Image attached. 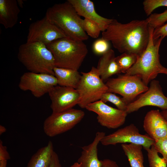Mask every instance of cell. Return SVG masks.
<instances>
[{
  "mask_svg": "<svg viewBox=\"0 0 167 167\" xmlns=\"http://www.w3.org/2000/svg\"><path fill=\"white\" fill-rule=\"evenodd\" d=\"M150 29L146 20H135L122 24L113 19L101 38L112 43L119 52L138 56L146 49L149 42Z\"/></svg>",
  "mask_w": 167,
  "mask_h": 167,
  "instance_id": "1",
  "label": "cell"
},
{
  "mask_svg": "<svg viewBox=\"0 0 167 167\" xmlns=\"http://www.w3.org/2000/svg\"><path fill=\"white\" fill-rule=\"evenodd\" d=\"M45 16L67 37L81 41L88 39V36L83 28V19L67 0L48 8Z\"/></svg>",
  "mask_w": 167,
  "mask_h": 167,
  "instance_id": "2",
  "label": "cell"
},
{
  "mask_svg": "<svg viewBox=\"0 0 167 167\" xmlns=\"http://www.w3.org/2000/svg\"><path fill=\"white\" fill-rule=\"evenodd\" d=\"M52 54L56 67L78 71L88 53L83 41L66 37L54 41L46 45Z\"/></svg>",
  "mask_w": 167,
  "mask_h": 167,
  "instance_id": "3",
  "label": "cell"
},
{
  "mask_svg": "<svg viewBox=\"0 0 167 167\" xmlns=\"http://www.w3.org/2000/svg\"><path fill=\"white\" fill-rule=\"evenodd\" d=\"M154 29L149 26V40L146 49L138 56L135 64L124 74L138 76L147 86L159 74L162 73L165 68L160 62L159 54L160 46L164 38L161 37L154 41L152 38Z\"/></svg>",
  "mask_w": 167,
  "mask_h": 167,
  "instance_id": "4",
  "label": "cell"
},
{
  "mask_svg": "<svg viewBox=\"0 0 167 167\" xmlns=\"http://www.w3.org/2000/svg\"><path fill=\"white\" fill-rule=\"evenodd\" d=\"M17 57L29 71L54 75V58L46 45L42 43L26 42L22 44L19 48Z\"/></svg>",
  "mask_w": 167,
  "mask_h": 167,
  "instance_id": "5",
  "label": "cell"
},
{
  "mask_svg": "<svg viewBox=\"0 0 167 167\" xmlns=\"http://www.w3.org/2000/svg\"><path fill=\"white\" fill-rule=\"evenodd\" d=\"M81 77L76 88L79 95V106L85 109L90 104L100 100L108 92L105 83L100 76L96 68L92 66L87 72H81Z\"/></svg>",
  "mask_w": 167,
  "mask_h": 167,
  "instance_id": "6",
  "label": "cell"
},
{
  "mask_svg": "<svg viewBox=\"0 0 167 167\" xmlns=\"http://www.w3.org/2000/svg\"><path fill=\"white\" fill-rule=\"evenodd\" d=\"M105 84L108 92L120 94L128 105L148 89L141 79L136 75H120L109 79Z\"/></svg>",
  "mask_w": 167,
  "mask_h": 167,
  "instance_id": "7",
  "label": "cell"
},
{
  "mask_svg": "<svg viewBox=\"0 0 167 167\" xmlns=\"http://www.w3.org/2000/svg\"><path fill=\"white\" fill-rule=\"evenodd\" d=\"M84 115L83 110L73 108L62 112L52 113L44 122V131L49 137L62 134L75 127Z\"/></svg>",
  "mask_w": 167,
  "mask_h": 167,
  "instance_id": "8",
  "label": "cell"
},
{
  "mask_svg": "<svg viewBox=\"0 0 167 167\" xmlns=\"http://www.w3.org/2000/svg\"><path fill=\"white\" fill-rule=\"evenodd\" d=\"M155 141L149 136L140 133L137 127L131 124L107 135H105L100 143L104 146L116 145L118 143H134L142 145L145 150L153 145Z\"/></svg>",
  "mask_w": 167,
  "mask_h": 167,
  "instance_id": "9",
  "label": "cell"
},
{
  "mask_svg": "<svg viewBox=\"0 0 167 167\" xmlns=\"http://www.w3.org/2000/svg\"><path fill=\"white\" fill-rule=\"evenodd\" d=\"M58 85L57 79L54 75L28 71L21 76L19 87L23 91H30L35 97L39 98L48 93Z\"/></svg>",
  "mask_w": 167,
  "mask_h": 167,
  "instance_id": "10",
  "label": "cell"
},
{
  "mask_svg": "<svg viewBox=\"0 0 167 167\" xmlns=\"http://www.w3.org/2000/svg\"><path fill=\"white\" fill-rule=\"evenodd\" d=\"M66 37L61 29L45 16L30 24L26 42H39L46 45L54 41Z\"/></svg>",
  "mask_w": 167,
  "mask_h": 167,
  "instance_id": "11",
  "label": "cell"
},
{
  "mask_svg": "<svg viewBox=\"0 0 167 167\" xmlns=\"http://www.w3.org/2000/svg\"><path fill=\"white\" fill-rule=\"evenodd\" d=\"M85 109L97 114L98 122L108 129L117 128L124 124L127 113L113 108L100 100L88 105Z\"/></svg>",
  "mask_w": 167,
  "mask_h": 167,
  "instance_id": "12",
  "label": "cell"
},
{
  "mask_svg": "<svg viewBox=\"0 0 167 167\" xmlns=\"http://www.w3.org/2000/svg\"><path fill=\"white\" fill-rule=\"evenodd\" d=\"M147 106H155L163 110H167V97L164 95L158 80L151 81L148 89L129 104L126 111L127 114L130 113Z\"/></svg>",
  "mask_w": 167,
  "mask_h": 167,
  "instance_id": "13",
  "label": "cell"
},
{
  "mask_svg": "<svg viewBox=\"0 0 167 167\" xmlns=\"http://www.w3.org/2000/svg\"><path fill=\"white\" fill-rule=\"evenodd\" d=\"M52 113H60L73 108L78 105L79 95L75 88L57 85L48 93Z\"/></svg>",
  "mask_w": 167,
  "mask_h": 167,
  "instance_id": "14",
  "label": "cell"
},
{
  "mask_svg": "<svg viewBox=\"0 0 167 167\" xmlns=\"http://www.w3.org/2000/svg\"><path fill=\"white\" fill-rule=\"evenodd\" d=\"M143 127L155 141L167 136V121L158 110H152L146 114Z\"/></svg>",
  "mask_w": 167,
  "mask_h": 167,
  "instance_id": "15",
  "label": "cell"
},
{
  "mask_svg": "<svg viewBox=\"0 0 167 167\" xmlns=\"http://www.w3.org/2000/svg\"><path fill=\"white\" fill-rule=\"evenodd\" d=\"M80 16L91 20L97 24L101 31L103 32L107 28L113 19L104 17L96 11L94 3L89 0H68Z\"/></svg>",
  "mask_w": 167,
  "mask_h": 167,
  "instance_id": "16",
  "label": "cell"
},
{
  "mask_svg": "<svg viewBox=\"0 0 167 167\" xmlns=\"http://www.w3.org/2000/svg\"><path fill=\"white\" fill-rule=\"evenodd\" d=\"M105 135L103 132H97L93 141L82 148L81 154L77 162L80 165L79 167H101L102 160L98 158L97 147Z\"/></svg>",
  "mask_w": 167,
  "mask_h": 167,
  "instance_id": "17",
  "label": "cell"
},
{
  "mask_svg": "<svg viewBox=\"0 0 167 167\" xmlns=\"http://www.w3.org/2000/svg\"><path fill=\"white\" fill-rule=\"evenodd\" d=\"M16 0H0V24L6 29L17 23L20 10Z\"/></svg>",
  "mask_w": 167,
  "mask_h": 167,
  "instance_id": "18",
  "label": "cell"
},
{
  "mask_svg": "<svg viewBox=\"0 0 167 167\" xmlns=\"http://www.w3.org/2000/svg\"><path fill=\"white\" fill-rule=\"evenodd\" d=\"M115 58L114 51L109 49L102 55L99 60L96 68L104 83L113 75L121 73Z\"/></svg>",
  "mask_w": 167,
  "mask_h": 167,
  "instance_id": "19",
  "label": "cell"
},
{
  "mask_svg": "<svg viewBox=\"0 0 167 167\" xmlns=\"http://www.w3.org/2000/svg\"><path fill=\"white\" fill-rule=\"evenodd\" d=\"M54 72L58 85L76 89L81 77L78 71L55 66Z\"/></svg>",
  "mask_w": 167,
  "mask_h": 167,
  "instance_id": "20",
  "label": "cell"
},
{
  "mask_svg": "<svg viewBox=\"0 0 167 167\" xmlns=\"http://www.w3.org/2000/svg\"><path fill=\"white\" fill-rule=\"evenodd\" d=\"M54 152L53 143L49 141L47 145L40 148L32 156L26 167H49Z\"/></svg>",
  "mask_w": 167,
  "mask_h": 167,
  "instance_id": "21",
  "label": "cell"
},
{
  "mask_svg": "<svg viewBox=\"0 0 167 167\" xmlns=\"http://www.w3.org/2000/svg\"><path fill=\"white\" fill-rule=\"evenodd\" d=\"M122 148L131 167H144L143 146L134 143H122Z\"/></svg>",
  "mask_w": 167,
  "mask_h": 167,
  "instance_id": "22",
  "label": "cell"
},
{
  "mask_svg": "<svg viewBox=\"0 0 167 167\" xmlns=\"http://www.w3.org/2000/svg\"><path fill=\"white\" fill-rule=\"evenodd\" d=\"M138 56L124 53L115 58V61L121 73L125 74L136 62Z\"/></svg>",
  "mask_w": 167,
  "mask_h": 167,
  "instance_id": "23",
  "label": "cell"
},
{
  "mask_svg": "<svg viewBox=\"0 0 167 167\" xmlns=\"http://www.w3.org/2000/svg\"><path fill=\"white\" fill-rule=\"evenodd\" d=\"M147 152L148 162L150 167H167V163L163 158L160 157L153 145L146 150Z\"/></svg>",
  "mask_w": 167,
  "mask_h": 167,
  "instance_id": "24",
  "label": "cell"
},
{
  "mask_svg": "<svg viewBox=\"0 0 167 167\" xmlns=\"http://www.w3.org/2000/svg\"><path fill=\"white\" fill-rule=\"evenodd\" d=\"M100 100L105 103L110 102L114 105L118 109L126 111L128 104L122 98L116 96L114 93L107 92L103 94Z\"/></svg>",
  "mask_w": 167,
  "mask_h": 167,
  "instance_id": "25",
  "label": "cell"
},
{
  "mask_svg": "<svg viewBox=\"0 0 167 167\" xmlns=\"http://www.w3.org/2000/svg\"><path fill=\"white\" fill-rule=\"evenodd\" d=\"M83 28L86 34L92 38H97L101 31L98 25L94 21L88 19H83Z\"/></svg>",
  "mask_w": 167,
  "mask_h": 167,
  "instance_id": "26",
  "label": "cell"
},
{
  "mask_svg": "<svg viewBox=\"0 0 167 167\" xmlns=\"http://www.w3.org/2000/svg\"><path fill=\"white\" fill-rule=\"evenodd\" d=\"M146 20L149 26L154 29L159 27L167 21V10L161 13L152 14Z\"/></svg>",
  "mask_w": 167,
  "mask_h": 167,
  "instance_id": "27",
  "label": "cell"
},
{
  "mask_svg": "<svg viewBox=\"0 0 167 167\" xmlns=\"http://www.w3.org/2000/svg\"><path fill=\"white\" fill-rule=\"evenodd\" d=\"M143 4L145 13L147 15H150L157 8L167 6V0H145Z\"/></svg>",
  "mask_w": 167,
  "mask_h": 167,
  "instance_id": "28",
  "label": "cell"
},
{
  "mask_svg": "<svg viewBox=\"0 0 167 167\" xmlns=\"http://www.w3.org/2000/svg\"><path fill=\"white\" fill-rule=\"evenodd\" d=\"M109 41L102 38L96 40L92 46L93 52L98 55H103L109 49Z\"/></svg>",
  "mask_w": 167,
  "mask_h": 167,
  "instance_id": "29",
  "label": "cell"
},
{
  "mask_svg": "<svg viewBox=\"0 0 167 167\" xmlns=\"http://www.w3.org/2000/svg\"><path fill=\"white\" fill-rule=\"evenodd\" d=\"M153 145L167 163V136L155 141Z\"/></svg>",
  "mask_w": 167,
  "mask_h": 167,
  "instance_id": "30",
  "label": "cell"
},
{
  "mask_svg": "<svg viewBox=\"0 0 167 167\" xmlns=\"http://www.w3.org/2000/svg\"><path fill=\"white\" fill-rule=\"evenodd\" d=\"M167 36V24L154 29L152 33V38L154 41L161 37L164 38Z\"/></svg>",
  "mask_w": 167,
  "mask_h": 167,
  "instance_id": "31",
  "label": "cell"
},
{
  "mask_svg": "<svg viewBox=\"0 0 167 167\" xmlns=\"http://www.w3.org/2000/svg\"><path fill=\"white\" fill-rule=\"evenodd\" d=\"M10 158L7 148L3 145L2 140L0 141V160H6Z\"/></svg>",
  "mask_w": 167,
  "mask_h": 167,
  "instance_id": "32",
  "label": "cell"
},
{
  "mask_svg": "<svg viewBox=\"0 0 167 167\" xmlns=\"http://www.w3.org/2000/svg\"><path fill=\"white\" fill-rule=\"evenodd\" d=\"M48 167H62L58 156L55 152L53 155L51 163Z\"/></svg>",
  "mask_w": 167,
  "mask_h": 167,
  "instance_id": "33",
  "label": "cell"
},
{
  "mask_svg": "<svg viewBox=\"0 0 167 167\" xmlns=\"http://www.w3.org/2000/svg\"><path fill=\"white\" fill-rule=\"evenodd\" d=\"M101 167H119L115 161L109 159H104L102 160Z\"/></svg>",
  "mask_w": 167,
  "mask_h": 167,
  "instance_id": "34",
  "label": "cell"
},
{
  "mask_svg": "<svg viewBox=\"0 0 167 167\" xmlns=\"http://www.w3.org/2000/svg\"><path fill=\"white\" fill-rule=\"evenodd\" d=\"M6 131V128L3 126L0 125V135H2Z\"/></svg>",
  "mask_w": 167,
  "mask_h": 167,
  "instance_id": "35",
  "label": "cell"
},
{
  "mask_svg": "<svg viewBox=\"0 0 167 167\" xmlns=\"http://www.w3.org/2000/svg\"><path fill=\"white\" fill-rule=\"evenodd\" d=\"M161 113L165 118L167 121V110H163Z\"/></svg>",
  "mask_w": 167,
  "mask_h": 167,
  "instance_id": "36",
  "label": "cell"
},
{
  "mask_svg": "<svg viewBox=\"0 0 167 167\" xmlns=\"http://www.w3.org/2000/svg\"><path fill=\"white\" fill-rule=\"evenodd\" d=\"M6 161H0V167H6Z\"/></svg>",
  "mask_w": 167,
  "mask_h": 167,
  "instance_id": "37",
  "label": "cell"
},
{
  "mask_svg": "<svg viewBox=\"0 0 167 167\" xmlns=\"http://www.w3.org/2000/svg\"><path fill=\"white\" fill-rule=\"evenodd\" d=\"M17 2L18 3V5L20 6V7H23V4H24V2L22 0H17Z\"/></svg>",
  "mask_w": 167,
  "mask_h": 167,
  "instance_id": "38",
  "label": "cell"
},
{
  "mask_svg": "<svg viewBox=\"0 0 167 167\" xmlns=\"http://www.w3.org/2000/svg\"><path fill=\"white\" fill-rule=\"evenodd\" d=\"M80 165L77 162L75 163L73 165H71L70 167H79Z\"/></svg>",
  "mask_w": 167,
  "mask_h": 167,
  "instance_id": "39",
  "label": "cell"
},
{
  "mask_svg": "<svg viewBox=\"0 0 167 167\" xmlns=\"http://www.w3.org/2000/svg\"><path fill=\"white\" fill-rule=\"evenodd\" d=\"M162 73L164 74L167 75V68L165 67L163 70V72H162Z\"/></svg>",
  "mask_w": 167,
  "mask_h": 167,
  "instance_id": "40",
  "label": "cell"
}]
</instances>
